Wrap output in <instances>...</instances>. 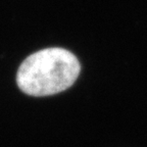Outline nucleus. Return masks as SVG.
Segmentation results:
<instances>
[{
    "mask_svg": "<svg viewBox=\"0 0 147 147\" xmlns=\"http://www.w3.org/2000/svg\"><path fill=\"white\" fill-rule=\"evenodd\" d=\"M81 71L78 58L63 48H46L29 55L16 74L18 88L31 96H49L69 89Z\"/></svg>",
    "mask_w": 147,
    "mask_h": 147,
    "instance_id": "1",
    "label": "nucleus"
}]
</instances>
